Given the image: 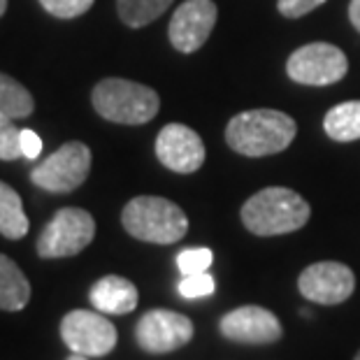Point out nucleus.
Masks as SVG:
<instances>
[{
	"label": "nucleus",
	"mask_w": 360,
	"mask_h": 360,
	"mask_svg": "<svg viewBox=\"0 0 360 360\" xmlns=\"http://www.w3.org/2000/svg\"><path fill=\"white\" fill-rule=\"evenodd\" d=\"M28 217L24 212L21 195L10 184L0 181V235L7 240H21L28 235Z\"/></svg>",
	"instance_id": "16"
},
{
	"label": "nucleus",
	"mask_w": 360,
	"mask_h": 360,
	"mask_svg": "<svg viewBox=\"0 0 360 360\" xmlns=\"http://www.w3.org/2000/svg\"><path fill=\"white\" fill-rule=\"evenodd\" d=\"M68 360H89V356H82V354H72Z\"/></svg>",
	"instance_id": "27"
},
{
	"label": "nucleus",
	"mask_w": 360,
	"mask_h": 360,
	"mask_svg": "<svg viewBox=\"0 0 360 360\" xmlns=\"http://www.w3.org/2000/svg\"><path fill=\"white\" fill-rule=\"evenodd\" d=\"M121 224L135 240L174 244L188 231V219L179 205L158 195H137L121 212Z\"/></svg>",
	"instance_id": "3"
},
{
	"label": "nucleus",
	"mask_w": 360,
	"mask_h": 360,
	"mask_svg": "<svg viewBox=\"0 0 360 360\" xmlns=\"http://www.w3.org/2000/svg\"><path fill=\"white\" fill-rule=\"evenodd\" d=\"M96 112L112 124L142 126L158 114L160 98L151 86L110 77L98 82L91 94Z\"/></svg>",
	"instance_id": "4"
},
{
	"label": "nucleus",
	"mask_w": 360,
	"mask_h": 360,
	"mask_svg": "<svg viewBox=\"0 0 360 360\" xmlns=\"http://www.w3.org/2000/svg\"><path fill=\"white\" fill-rule=\"evenodd\" d=\"M30 300V281L12 258L0 254V309L21 311Z\"/></svg>",
	"instance_id": "15"
},
{
	"label": "nucleus",
	"mask_w": 360,
	"mask_h": 360,
	"mask_svg": "<svg viewBox=\"0 0 360 360\" xmlns=\"http://www.w3.org/2000/svg\"><path fill=\"white\" fill-rule=\"evenodd\" d=\"M5 10H7V0H0V17L5 14Z\"/></svg>",
	"instance_id": "28"
},
{
	"label": "nucleus",
	"mask_w": 360,
	"mask_h": 360,
	"mask_svg": "<svg viewBox=\"0 0 360 360\" xmlns=\"http://www.w3.org/2000/svg\"><path fill=\"white\" fill-rule=\"evenodd\" d=\"M349 19H351V24L356 26V30H360V0H351V5H349Z\"/></svg>",
	"instance_id": "26"
},
{
	"label": "nucleus",
	"mask_w": 360,
	"mask_h": 360,
	"mask_svg": "<svg viewBox=\"0 0 360 360\" xmlns=\"http://www.w3.org/2000/svg\"><path fill=\"white\" fill-rule=\"evenodd\" d=\"M170 5L172 0H117L119 17L130 28H142L156 21Z\"/></svg>",
	"instance_id": "19"
},
{
	"label": "nucleus",
	"mask_w": 360,
	"mask_h": 360,
	"mask_svg": "<svg viewBox=\"0 0 360 360\" xmlns=\"http://www.w3.org/2000/svg\"><path fill=\"white\" fill-rule=\"evenodd\" d=\"M35 110V101L30 91L10 75L0 72V114L10 119H26Z\"/></svg>",
	"instance_id": "18"
},
{
	"label": "nucleus",
	"mask_w": 360,
	"mask_h": 360,
	"mask_svg": "<svg viewBox=\"0 0 360 360\" xmlns=\"http://www.w3.org/2000/svg\"><path fill=\"white\" fill-rule=\"evenodd\" d=\"M300 293L319 304H340L349 300L356 288L354 270L337 260H323L304 267L297 279Z\"/></svg>",
	"instance_id": "10"
},
{
	"label": "nucleus",
	"mask_w": 360,
	"mask_h": 360,
	"mask_svg": "<svg viewBox=\"0 0 360 360\" xmlns=\"http://www.w3.org/2000/svg\"><path fill=\"white\" fill-rule=\"evenodd\" d=\"M217 5L212 0H186L174 10L170 19V42L181 53H193L207 42L217 24Z\"/></svg>",
	"instance_id": "11"
},
{
	"label": "nucleus",
	"mask_w": 360,
	"mask_h": 360,
	"mask_svg": "<svg viewBox=\"0 0 360 360\" xmlns=\"http://www.w3.org/2000/svg\"><path fill=\"white\" fill-rule=\"evenodd\" d=\"M193 321L179 311L151 309L135 326V340L144 354H172L193 340Z\"/></svg>",
	"instance_id": "9"
},
{
	"label": "nucleus",
	"mask_w": 360,
	"mask_h": 360,
	"mask_svg": "<svg viewBox=\"0 0 360 360\" xmlns=\"http://www.w3.org/2000/svg\"><path fill=\"white\" fill-rule=\"evenodd\" d=\"M323 128L328 137L335 142H354L360 140V101H349L335 105L326 114Z\"/></svg>",
	"instance_id": "17"
},
{
	"label": "nucleus",
	"mask_w": 360,
	"mask_h": 360,
	"mask_svg": "<svg viewBox=\"0 0 360 360\" xmlns=\"http://www.w3.org/2000/svg\"><path fill=\"white\" fill-rule=\"evenodd\" d=\"M309 202L300 193L283 186L258 191L242 205V224L258 237L295 233L309 221Z\"/></svg>",
	"instance_id": "2"
},
{
	"label": "nucleus",
	"mask_w": 360,
	"mask_h": 360,
	"mask_svg": "<svg viewBox=\"0 0 360 360\" xmlns=\"http://www.w3.org/2000/svg\"><path fill=\"white\" fill-rule=\"evenodd\" d=\"M96 237V221L86 210L63 207L51 217L37 237L40 258H70L82 254Z\"/></svg>",
	"instance_id": "5"
},
{
	"label": "nucleus",
	"mask_w": 360,
	"mask_h": 360,
	"mask_svg": "<svg viewBox=\"0 0 360 360\" xmlns=\"http://www.w3.org/2000/svg\"><path fill=\"white\" fill-rule=\"evenodd\" d=\"M21 156V128L14 126V119L7 114H0V160H17Z\"/></svg>",
	"instance_id": "20"
},
{
	"label": "nucleus",
	"mask_w": 360,
	"mask_h": 360,
	"mask_svg": "<svg viewBox=\"0 0 360 360\" xmlns=\"http://www.w3.org/2000/svg\"><path fill=\"white\" fill-rule=\"evenodd\" d=\"M219 330L226 340L240 344H272L283 335L279 319L270 309L244 304L228 311L219 323Z\"/></svg>",
	"instance_id": "13"
},
{
	"label": "nucleus",
	"mask_w": 360,
	"mask_h": 360,
	"mask_svg": "<svg viewBox=\"0 0 360 360\" xmlns=\"http://www.w3.org/2000/svg\"><path fill=\"white\" fill-rule=\"evenodd\" d=\"M295 121L279 110H247L226 126V142L242 156L260 158L279 154L295 140Z\"/></svg>",
	"instance_id": "1"
},
{
	"label": "nucleus",
	"mask_w": 360,
	"mask_h": 360,
	"mask_svg": "<svg viewBox=\"0 0 360 360\" xmlns=\"http://www.w3.org/2000/svg\"><path fill=\"white\" fill-rule=\"evenodd\" d=\"M40 5L51 17L75 19V17H82L84 12H89L94 0H40Z\"/></svg>",
	"instance_id": "23"
},
{
	"label": "nucleus",
	"mask_w": 360,
	"mask_h": 360,
	"mask_svg": "<svg viewBox=\"0 0 360 360\" xmlns=\"http://www.w3.org/2000/svg\"><path fill=\"white\" fill-rule=\"evenodd\" d=\"M89 300L98 311L121 316V314H130L137 307V302H140V293H137L135 283L128 281L126 277L107 274V277L98 279L94 286H91Z\"/></svg>",
	"instance_id": "14"
},
{
	"label": "nucleus",
	"mask_w": 360,
	"mask_h": 360,
	"mask_svg": "<svg viewBox=\"0 0 360 360\" xmlns=\"http://www.w3.org/2000/svg\"><path fill=\"white\" fill-rule=\"evenodd\" d=\"M60 337L72 354L103 358L117 347V328L103 311L72 309L60 321Z\"/></svg>",
	"instance_id": "7"
},
{
	"label": "nucleus",
	"mask_w": 360,
	"mask_h": 360,
	"mask_svg": "<svg viewBox=\"0 0 360 360\" xmlns=\"http://www.w3.org/2000/svg\"><path fill=\"white\" fill-rule=\"evenodd\" d=\"M326 0H279L277 7H279V12L283 14V17L297 19V17H304V14L314 12Z\"/></svg>",
	"instance_id": "24"
},
{
	"label": "nucleus",
	"mask_w": 360,
	"mask_h": 360,
	"mask_svg": "<svg viewBox=\"0 0 360 360\" xmlns=\"http://www.w3.org/2000/svg\"><path fill=\"white\" fill-rule=\"evenodd\" d=\"M156 156L172 172H198L205 163L202 137L184 124H167L156 137Z\"/></svg>",
	"instance_id": "12"
},
{
	"label": "nucleus",
	"mask_w": 360,
	"mask_h": 360,
	"mask_svg": "<svg viewBox=\"0 0 360 360\" xmlns=\"http://www.w3.org/2000/svg\"><path fill=\"white\" fill-rule=\"evenodd\" d=\"M354 360H360V351H358V356H356V358H354Z\"/></svg>",
	"instance_id": "29"
},
{
	"label": "nucleus",
	"mask_w": 360,
	"mask_h": 360,
	"mask_svg": "<svg viewBox=\"0 0 360 360\" xmlns=\"http://www.w3.org/2000/svg\"><path fill=\"white\" fill-rule=\"evenodd\" d=\"M91 172V149L84 142H65L30 170V181L49 193H70Z\"/></svg>",
	"instance_id": "6"
},
{
	"label": "nucleus",
	"mask_w": 360,
	"mask_h": 360,
	"mask_svg": "<svg viewBox=\"0 0 360 360\" xmlns=\"http://www.w3.org/2000/svg\"><path fill=\"white\" fill-rule=\"evenodd\" d=\"M21 149H24V156L28 160H35L42 154V137L35 133V130L24 128L21 130Z\"/></svg>",
	"instance_id": "25"
},
{
	"label": "nucleus",
	"mask_w": 360,
	"mask_h": 360,
	"mask_svg": "<svg viewBox=\"0 0 360 360\" xmlns=\"http://www.w3.org/2000/svg\"><path fill=\"white\" fill-rule=\"evenodd\" d=\"M177 290L184 300H198V297H207L217 290V281L210 272L200 274H184L181 281L177 283Z\"/></svg>",
	"instance_id": "21"
},
{
	"label": "nucleus",
	"mask_w": 360,
	"mask_h": 360,
	"mask_svg": "<svg viewBox=\"0 0 360 360\" xmlns=\"http://www.w3.org/2000/svg\"><path fill=\"white\" fill-rule=\"evenodd\" d=\"M347 70V53L328 42L304 44L290 53L286 63L288 77L297 84H307V86H330V84L344 79Z\"/></svg>",
	"instance_id": "8"
},
{
	"label": "nucleus",
	"mask_w": 360,
	"mask_h": 360,
	"mask_svg": "<svg viewBox=\"0 0 360 360\" xmlns=\"http://www.w3.org/2000/svg\"><path fill=\"white\" fill-rule=\"evenodd\" d=\"M214 263V254L212 249H184L177 256V267L184 274H200L207 272Z\"/></svg>",
	"instance_id": "22"
}]
</instances>
